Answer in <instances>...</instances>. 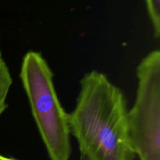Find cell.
I'll list each match as a JSON object with an SVG mask.
<instances>
[{"mask_svg": "<svg viewBox=\"0 0 160 160\" xmlns=\"http://www.w3.org/2000/svg\"><path fill=\"white\" fill-rule=\"evenodd\" d=\"M127 112L124 93L105 73L96 70L84 73L74 108L68 113L81 160H134Z\"/></svg>", "mask_w": 160, "mask_h": 160, "instance_id": "1", "label": "cell"}, {"mask_svg": "<svg viewBox=\"0 0 160 160\" xmlns=\"http://www.w3.org/2000/svg\"><path fill=\"white\" fill-rule=\"evenodd\" d=\"M20 78L31 113L50 160H69L71 142L68 113L58 98L54 74L40 52L24 55Z\"/></svg>", "mask_w": 160, "mask_h": 160, "instance_id": "2", "label": "cell"}, {"mask_svg": "<svg viewBox=\"0 0 160 160\" xmlns=\"http://www.w3.org/2000/svg\"><path fill=\"white\" fill-rule=\"evenodd\" d=\"M135 100L128 109V134L139 160H160V52L142 58L136 70Z\"/></svg>", "mask_w": 160, "mask_h": 160, "instance_id": "3", "label": "cell"}, {"mask_svg": "<svg viewBox=\"0 0 160 160\" xmlns=\"http://www.w3.org/2000/svg\"><path fill=\"white\" fill-rule=\"evenodd\" d=\"M12 79L10 71L6 62L0 56V116L7 108L6 98L12 85Z\"/></svg>", "mask_w": 160, "mask_h": 160, "instance_id": "4", "label": "cell"}, {"mask_svg": "<svg viewBox=\"0 0 160 160\" xmlns=\"http://www.w3.org/2000/svg\"><path fill=\"white\" fill-rule=\"evenodd\" d=\"M154 37L160 36V0H145Z\"/></svg>", "mask_w": 160, "mask_h": 160, "instance_id": "5", "label": "cell"}, {"mask_svg": "<svg viewBox=\"0 0 160 160\" xmlns=\"http://www.w3.org/2000/svg\"><path fill=\"white\" fill-rule=\"evenodd\" d=\"M2 56V55H1V51H0V56Z\"/></svg>", "mask_w": 160, "mask_h": 160, "instance_id": "6", "label": "cell"}]
</instances>
